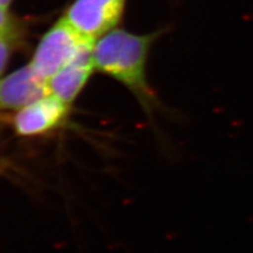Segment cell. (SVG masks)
Wrapping results in <instances>:
<instances>
[{
  "mask_svg": "<svg viewBox=\"0 0 253 253\" xmlns=\"http://www.w3.org/2000/svg\"><path fill=\"white\" fill-rule=\"evenodd\" d=\"M162 34L137 35L114 29L94 42L92 58L95 70L115 78L149 105L153 94L147 82L146 67L152 44Z\"/></svg>",
  "mask_w": 253,
  "mask_h": 253,
  "instance_id": "cell-1",
  "label": "cell"
},
{
  "mask_svg": "<svg viewBox=\"0 0 253 253\" xmlns=\"http://www.w3.org/2000/svg\"><path fill=\"white\" fill-rule=\"evenodd\" d=\"M94 42L82 36L62 17L39 42L30 65L39 76L49 82L79 54L92 47Z\"/></svg>",
  "mask_w": 253,
  "mask_h": 253,
  "instance_id": "cell-2",
  "label": "cell"
},
{
  "mask_svg": "<svg viewBox=\"0 0 253 253\" xmlns=\"http://www.w3.org/2000/svg\"><path fill=\"white\" fill-rule=\"evenodd\" d=\"M126 0H75L63 16L79 34L92 42L121 21Z\"/></svg>",
  "mask_w": 253,
  "mask_h": 253,
  "instance_id": "cell-3",
  "label": "cell"
},
{
  "mask_svg": "<svg viewBox=\"0 0 253 253\" xmlns=\"http://www.w3.org/2000/svg\"><path fill=\"white\" fill-rule=\"evenodd\" d=\"M68 112L69 105L50 93L18 110L13 126L21 136L42 135L58 128L66 121Z\"/></svg>",
  "mask_w": 253,
  "mask_h": 253,
  "instance_id": "cell-4",
  "label": "cell"
},
{
  "mask_svg": "<svg viewBox=\"0 0 253 253\" xmlns=\"http://www.w3.org/2000/svg\"><path fill=\"white\" fill-rule=\"evenodd\" d=\"M47 94H50L47 82L39 76L29 63L0 78V111H18Z\"/></svg>",
  "mask_w": 253,
  "mask_h": 253,
  "instance_id": "cell-5",
  "label": "cell"
},
{
  "mask_svg": "<svg viewBox=\"0 0 253 253\" xmlns=\"http://www.w3.org/2000/svg\"><path fill=\"white\" fill-rule=\"evenodd\" d=\"M92 50L93 46L84 50L47 82L50 93L69 106L82 92L95 70Z\"/></svg>",
  "mask_w": 253,
  "mask_h": 253,
  "instance_id": "cell-6",
  "label": "cell"
},
{
  "mask_svg": "<svg viewBox=\"0 0 253 253\" xmlns=\"http://www.w3.org/2000/svg\"><path fill=\"white\" fill-rule=\"evenodd\" d=\"M0 34L20 37L21 27L18 20L9 13V10L0 6Z\"/></svg>",
  "mask_w": 253,
  "mask_h": 253,
  "instance_id": "cell-7",
  "label": "cell"
},
{
  "mask_svg": "<svg viewBox=\"0 0 253 253\" xmlns=\"http://www.w3.org/2000/svg\"><path fill=\"white\" fill-rule=\"evenodd\" d=\"M19 38L0 34V75L3 73Z\"/></svg>",
  "mask_w": 253,
  "mask_h": 253,
  "instance_id": "cell-8",
  "label": "cell"
},
{
  "mask_svg": "<svg viewBox=\"0 0 253 253\" xmlns=\"http://www.w3.org/2000/svg\"><path fill=\"white\" fill-rule=\"evenodd\" d=\"M12 2L13 0H0V6H2L5 10H9V6Z\"/></svg>",
  "mask_w": 253,
  "mask_h": 253,
  "instance_id": "cell-9",
  "label": "cell"
}]
</instances>
